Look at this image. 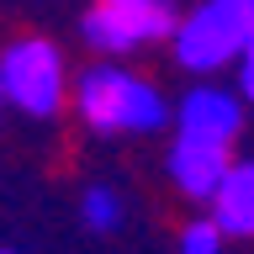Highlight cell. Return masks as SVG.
<instances>
[{"mask_svg":"<svg viewBox=\"0 0 254 254\" xmlns=\"http://www.w3.org/2000/svg\"><path fill=\"white\" fill-rule=\"evenodd\" d=\"M228 164H233V148L206 143V138H180V132H175L170 148H164V175H170L175 190L190 196V201H212V190H217V180L228 175Z\"/></svg>","mask_w":254,"mask_h":254,"instance_id":"8992f818","label":"cell"},{"mask_svg":"<svg viewBox=\"0 0 254 254\" xmlns=\"http://www.w3.org/2000/svg\"><path fill=\"white\" fill-rule=\"evenodd\" d=\"M233 74H238V85H233V90H238V101L254 111V43L244 48V59L233 64Z\"/></svg>","mask_w":254,"mask_h":254,"instance_id":"30bf717a","label":"cell"},{"mask_svg":"<svg viewBox=\"0 0 254 254\" xmlns=\"http://www.w3.org/2000/svg\"><path fill=\"white\" fill-rule=\"evenodd\" d=\"M69 85L74 69L64 59V48L43 32H16L0 48V101L32 122H53L69 111Z\"/></svg>","mask_w":254,"mask_h":254,"instance_id":"7a4b0ae2","label":"cell"},{"mask_svg":"<svg viewBox=\"0 0 254 254\" xmlns=\"http://www.w3.org/2000/svg\"><path fill=\"white\" fill-rule=\"evenodd\" d=\"M127 217V201H122V190L106 186V180H90V186L79 190V222L90 228V233H117Z\"/></svg>","mask_w":254,"mask_h":254,"instance_id":"ba28073f","label":"cell"},{"mask_svg":"<svg viewBox=\"0 0 254 254\" xmlns=\"http://www.w3.org/2000/svg\"><path fill=\"white\" fill-rule=\"evenodd\" d=\"M206 206L222 238H254V159H233Z\"/></svg>","mask_w":254,"mask_h":254,"instance_id":"52a82bcc","label":"cell"},{"mask_svg":"<svg viewBox=\"0 0 254 254\" xmlns=\"http://www.w3.org/2000/svg\"><path fill=\"white\" fill-rule=\"evenodd\" d=\"M0 117H5V101H0Z\"/></svg>","mask_w":254,"mask_h":254,"instance_id":"7c38bea8","label":"cell"},{"mask_svg":"<svg viewBox=\"0 0 254 254\" xmlns=\"http://www.w3.org/2000/svg\"><path fill=\"white\" fill-rule=\"evenodd\" d=\"M0 254H16V249H0Z\"/></svg>","mask_w":254,"mask_h":254,"instance_id":"4fadbf2b","label":"cell"},{"mask_svg":"<svg viewBox=\"0 0 254 254\" xmlns=\"http://www.w3.org/2000/svg\"><path fill=\"white\" fill-rule=\"evenodd\" d=\"M175 16H180L175 0H111V5H90L79 16V43L90 48L95 59H132L143 48L170 43Z\"/></svg>","mask_w":254,"mask_h":254,"instance_id":"277c9868","label":"cell"},{"mask_svg":"<svg viewBox=\"0 0 254 254\" xmlns=\"http://www.w3.org/2000/svg\"><path fill=\"white\" fill-rule=\"evenodd\" d=\"M222 228L212 217H196V222H186L180 228V238H175V254H222Z\"/></svg>","mask_w":254,"mask_h":254,"instance_id":"9c48e42d","label":"cell"},{"mask_svg":"<svg viewBox=\"0 0 254 254\" xmlns=\"http://www.w3.org/2000/svg\"><path fill=\"white\" fill-rule=\"evenodd\" d=\"M249 43H254V27L244 0H196L175 16V32H170L175 64L196 79H217L222 69H233Z\"/></svg>","mask_w":254,"mask_h":254,"instance_id":"3957f363","label":"cell"},{"mask_svg":"<svg viewBox=\"0 0 254 254\" xmlns=\"http://www.w3.org/2000/svg\"><path fill=\"white\" fill-rule=\"evenodd\" d=\"M95 5H111V0H95Z\"/></svg>","mask_w":254,"mask_h":254,"instance_id":"8fae6325","label":"cell"},{"mask_svg":"<svg viewBox=\"0 0 254 254\" xmlns=\"http://www.w3.org/2000/svg\"><path fill=\"white\" fill-rule=\"evenodd\" d=\"M69 111L95 138H154L175 117L170 95L122 59L85 64L74 74V85H69Z\"/></svg>","mask_w":254,"mask_h":254,"instance_id":"6da1fadb","label":"cell"},{"mask_svg":"<svg viewBox=\"0 0 254 254\" xmlns=\"http://www.w3.org/2000/svg\"><path fill=\"white\" fill-rule=\"evenodd\" d=\"M244 117H249V106L238 101V90H228V85H217V79H196V85L175 101L170 127L180 132V138H206V143L233 148L238 132H244Z\"/></svg>","mask_w":254,"mask_h":254,"instance_id":"5b68a950","label":"cell"}]
</instances>
